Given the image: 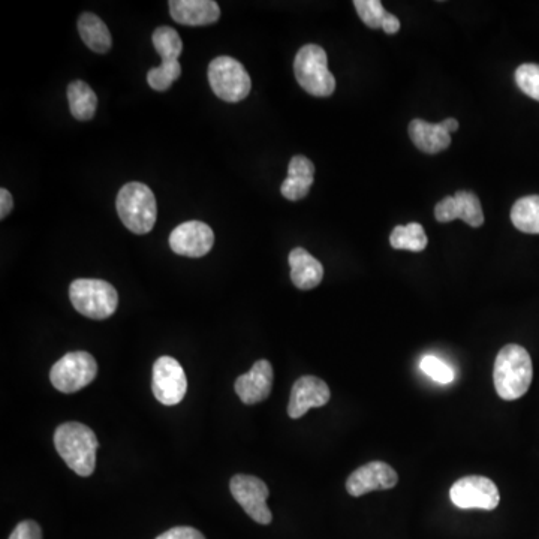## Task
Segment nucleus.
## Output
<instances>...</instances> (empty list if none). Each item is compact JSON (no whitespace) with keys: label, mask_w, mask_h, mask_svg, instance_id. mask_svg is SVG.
Returning <instances> with one entry per match:
<instances>
[{"label":"nucleus","mask_w":539,"mask_h":539,"mask_svg":"<svg viewBox=\"0 0 539 539\" xmlns=\"http://www.w3.org/2000/svg\"><path fill=\"white\" fill-rule=\"evenodd\" d=\"M315 180V165L306 156H294L289 162L288 177L280 186L283 197L298 201L309 194Z\"/></svg>","instance_id":"obj_17"},{"label":"nucleus","mask_w":539,"mask_h":539,"mask_svg":"<svg viewBox=\"0 0 539 539\" xmlns=\"http://www.w3.org/2000/svg\"><path fill=\"white\" fill-rule=\"evenodd\" d=\"M534 379L531 355L523 346L510 343L499 351L493 369V382L501 399L517 400L525 396Z\"/></svg>","instance_id":"obj_1"},{"label":"nucleus","mask_w":539,"mask_h":539,"mask_svg":"<svg viewBox=\"0 0 539 539\" xmlns=\"http://www.w3.org/2000/svg\"><path fill=\"white\" fill-rule=\"evenodd\" d=\"M391 248L397 249V251H411V252H423L427 248L426 231H424L423 225L417 224V222H411V224L399 225L391 231L390 236Z\"/></svg>","instance_id":"obj_22"},{"label":"nucleus","mask_w":539,"mask_h":539,"mask_svg":"<svg viewBox=\"0 0 539 539\" xmlns=\"http://www.w3.org/2000/svg\"><path fill=\"white\" fill-rule=\"evenodd\" d=\"M291 280L298 289L309 291L316 288L324 277V267L306 249L295 248L289 254Z\"/></svg>","instance_id":"obj_18"},{"label":"nucleus","mask_w":539,"mask_h":539,"mask_svg":"<svg viewBox=\"0 0 539 539\" xmlns=\"http://www.w3.org/2000/svg\"><path fill=\"white\" fill-rule=\"evenodd\" d=\"M271 387H273V366L267 360L257 361L251 372L239 376L236 381L237 396L245 405H255L269 399Z\"/></svg>","instance_id":"obj_15"},{"label":"nucleus","mask_w":539,"mask_h":539,"mask_svg":"<svg viewBox=\"0 0 539 539\" xmlns=\"http://www.w3.org/2000/svg\"><path fill=\"white\" fill-rule=\"evenodd\" d=\"M451 502L462 510L493 511L501 504V493L490 478L469 475L460 478L450 490Z\"/></svg>","instance_id":"obj_8"},{"label":"nucleus","mask_w":539,"mask_h":539,"mask_svg":"<svg viewBox=\"0 0 539 539\" xmlns=\"http://www.w3.org/2000/svg\"><path fill=\"white\" fill-rule=\"evenodd\" d=\"M420 366L427 376H430L433 381L439 382V384H450V382L454 381L453 369L441 358L427 355L421 360Z\"/></svg>","instance_id":"obj_28"},{"label":"nucleus","mask_w":539,"mask_h":539,"mask_svg":"<svg viewBox=\"0 0 539 539\" xmlns=\"http://www.w3.org/2000/svg\"><path fill=\"white\" fill-rule=\"evenodd\" d=\"M382 30L388 35H396L400 30V20L393 14H385L384 21H382Z\"/></svg>","instance_id":"obj_32"},{"label":"nucleus","mask_w":539,"mask_h":539,"mask_svg":"<svg viewBox=\"0 0 539 539\" xmlns=\"http://www.w3.org/2000/svg\"><path fill=\"white\" fill-rule=\"evenodd\" d=\"M354 6L366 26H369L370 29L382 27V21L387 14L382 2L379 0H355Z\"/></svg>","instance_id":"obj_27"},{"label":"nucleus","mask_w":539,"mask_h":539,"mask_svg":"<svg viewBox=\"0 0 539 539\" xmlns=\"http://www.w3.org/2000/svg\"><path fill=\"white\" fill-rule=\"evenodd\" d=\"M209 83L213 92L225 102H240L252 89L251 77L245 66L230 56L216 57L209 65Z\"/></svg>","instance_id":"obj_6"},{"label":"nucleus","mask_w":539,"mask_h":539,"mask_svg":"<svg viewBox=\"0 0 539 539\" xmlns=\"http://www.w3.org/2000/svg\"><path fill=\"white\" fill-rule=\"evenodd\" d=\"M442 128L445 129V131L448 132V134H453V132H456L457 129H459V122H457L456 119H445L444 122L441 123Z\"/></svg>","instance_id":"obj_33"},{"label":"nucleus","mask_w":539,"mask_h":539,"mask_svg":"<svg viewBox=\"0 0 539 539\" xmlns=\"http://www.w3.org/2000/svg\"><path fill=\"white\" fill-rule=\"evenodd\" d=\"M69 110L77 120H92L98 108V96L84 81H72L68 86Z\"/></svg>","instance_id":"obj_21"},{"label":"nucleus","mask_w":539,"mask_h":539,"mask_svg":"<svg viewBox=\"0 0 539 539\" xmlns=\"http://www.w3.org/2000/svg\"><path fill=\"white\" fill-rule=\"evenodd\" d=\"M69 298L78 313L98 321L114 315L119 304L114 286L99 279L74 280L69 288Z\"/></svg>","instance_id":"obj_5"},{"label":"nucleus","mask_w":539,"mask_h":539,"mask_svg":"<svg viewBox=\"0 0 539 539\" xmlns=\"http://www.w3.org/2000/svg\"><path fill=\"white\" fill-rule=\"evenodd\" d=\"M170 14L185 26H209L221 17V8L215 0H171Z\"/></svg>","instance_id":"obj_16"},{"label":"nucleus","mask_w":539,"mask_h":539,"mask_svg":"<svg viewBox=\"0 0 539 539\" xmlns=\"http://www.w3.org/2000/svg\"><path fill=\"white\" fill-rule=\"evenodd\" d=\"M409 137L412 143L427 155H436L451 146V135L442 128L441 123L433 125L426 120H412L409 123Z\"/></svg>","instance_id":"obj_19"},{"label":"nucleus","mask_w":539,"mask_h":539,"mask_svg":"<svg viewBox=\"0 0 539 539\" xmlns=\"http://www.w3.org/2000/svg\"><path fill=\"white\" fill-rule=\"evenodd\" d=\"M153 45L162 62H176L183 51L182 38L173 27H158L153 33Z\"/></svg>","instance_id":"obj_24"},{"label":"nucleus","mask_w":539,"mask_h":539,"mask_svg":"<svg viewBox=\"0 0 539 539\" xmlns=\"http://www.w3.org/2000/svg\"><path fill=\"white\" fill-rule=\"evenodd\" d=\"M294 74L298 84L310 95L327 98L336 90V80L328 69L327 53L316 44L300 48L294 60Z\"/></svg>","instance_id":"obj_4"},{"label":"nucleus","mask_w":539,"mask_h":539,"mask_svg":"<svg viewBox=\"0 0 539 539\" xmlns=\"http://www.w3.org/2000/svg\"><path fill=\"white\" fill-rule=\"evenodd\" d=\"M98 364L89 352H69L51 367L50 381L60 393H77L92 384Z\"/></svg>","instance_id":"obj_7"},{"label":"nucleus","mask_w":539,"mask_h":539,"mask_svg":"<svg viewBox=\"0 0 539 539\" xmlns=\"http://www.w3.org/2000/svg\"><path fill=\"white\" fill-rule=\"evenodd\" d=\"M153 394L165 406L179 405L188 391V379L179 361L173 357H161L153 366Z\"/></svg>","instance_id":"obj_10"},{"label":"nucleus","mask_w":539,"mask_h":539,"mask_svg":"<svg viewBox=\"0 0 539 539\" xmlns=\"http://www.w3.org/2000/svg\"><path fill=\"white\" fill-rule=\"evenodd\" d=\"M9 539H42L41 528L38 523L26 520V522L18 523Z\"/></svg>","instance_id":"obj_29"},{"label":"nucleus","mask_w":539,"mask_h":539,"mask_svg":"<svg viewBox=\"0 0 539 539\" xmlns=\"http://www.w3.org/2000/svg\"><path fill=\"white\" fill-rule=\"evenodd\" d=\"M215 234L209 225L200 221L179 225L170 236V248L174 254L188 258H201L212 251Z\"/></svg>","instance_id":"obj_12"},{"label":"nucleus","mask_w":539,"mask_h":539,"mask_svg":"<svg viewBox=\"0 0 539 539\" xmlns=\"http://www.w3.org/2000/svg\"><path fill=\"white\" fill-rule=\"evenodd\" d=\"M511 221L522 233L539 234V195L520 198L511 210Z\"/></svg>","instance_id":"obj_23"},{"label":"nucleus","mask_w":539,"mask_h":539,"mask_svg":"<svg viewBox=\"0 0 539 539\" xmlns=\"http://www.w3.org/2000/svg\"><path fill=\"white\" fill-rule=\"evenodd\" d=\"M78 32H80L84 44L95 53H107L111 45H113V39H111L107 24L92 12H84L78 18Z\"/></svg>","instance_id":"obj_20"},{"label":"nucleus","mask_w":539,"mask_h":539,"mask_svg":"<svg viewBox=\"0 0 539 539\" xmlns=\"http://www.w3.org/2000/svg\"><path fill=\"white\" fill-rule=\"evenodd\" d=\"M436 221L448 224L454 219H462L469 227L478 228L484 224L483 207L474 192L459 191L454 197H445L435 207Z\"/></svg>","instance_id":"obj_14"},{"label":"nucleus","mask_w":539,"mask_h":539,"mask_svg":"<svg viewBox=\"0 0 539 539\" xmlns=\"http://www.w3.org/2000/svg\"><path fill=\"white\" fill-rule=\"evenodd\" d=\"M180 74H182V66H180L179 60L162 62L158 68L150 69L149 74H147V83L156 92H165L173 86Z\"/></svg>","instance_id":"obj_25"},{"label":"nucleus","mask_w":539,"mask_h":539,"mask_svg":"<svg viewBox=\"0 0 539 539\" xmlns=\"http://www.w3.org/2000/svg\"><path fill=\"white\" fill-rule=\"evenodd\" d=\"M231 495L249 517L260 525H270L273 520L267 499L270 496L269 487L260 478L252 475H236L230 483Z\"/></svg>","instance_id":"obj_9"},{"label":"nucleus","mask_w":539,"mask_h":539,"mask_svg":"<svg viewBox=\"0 0 539 539\" xmlns=\"http://www.w3.org/2000/svg\"><path fill=\"white\" fill-rule=\"evenodd\" d=\"M399 483V475L388 463L370 462L352 472L346 480V490L354 498L367 493L391 490Z\"/></svg>","instance_id":"obj_11"},{"label":"nucleus","mask_w":539,"mask_h":539,"mask_svg":"<svg viewBox=\"0 0 539 539\" xmlns=\"http://www.w3.org/2000/svg\"><path fill=\"white\" fill-rule=\"evenodd\" d=\"M12 207H14V200H12L11 192L6 191L5 188L0 189V218L5 219L11 213Z\"/></svg>","instance_id":"obj_31"},{"label":"nucleus","mask_w":539,"mask_h":539,"mask_svg":"<svg viewBox=\"0 0 539 539\" xmlns=\"http://www.w3.org/2000/svg\"><path fill=\"white\" fill-rule=\"evenodd\" d=\"M516 83L525 95L539 102V65L525 63L516 71Z\"/></svg>","instance_id":"obj_26"},{"label":"nucleus","mask_w":539,"mask_h":539,"mask_svg":"<svg viewBox=\"0 0 539 539\" xmlns=\"http://www.w3.org/2000/svg\"><path fill=\"white\" fill-rule=\"evenodd\" d=\"M54 445L63 462L80 477L95 472L98 438L90 427L80 423H66L57 427Z\"/></svg>","instance_id":"obj_2"},{"label":"nucleus","mask_w":539,"mask_h":539,"mask_svg":"<svg viewBox=\"0 0 539 539\" xmlns=\"http://www.w3.org/2000/svg\"><path fill=\"white\" fill-rule=\"evenodd\" d=\"M156 539H206L200 531L194 528H188V526H180V528H173L165 534L159 535Z\"/></svg>","instance_id":"obj_30"},{"label":"nucleus","mask_w":539,"mask_h":539,"mask_svg":"<svg viewBox=\"0 0 539 539\" xmlns=\"http://www.w3.org/2000/svg\"><path fill=\"white\" fill-rule=\"evenodd\" d=\"M331 391L322 379L316 376H301L292 385L288 415L298 420L312 408H322L330 402Z\"/></svg>","instance_id":"obj_13"},{"label":"nucleus","mask_w":539,"mask_h":539,"mask_svg":"<svg viewBox=\"0 0 539 539\" xmlns=\"http://www.w3.org/2000/svg\"><path fill=\"white\" fill-rule=\"evenodd\" d=\"M116 206L120 221L131 233L143 236L155 227L158 204L149 186L138 182L123 186L117 195Z\"/></svg>","instance_id":"obj_3"}]
</instances>
